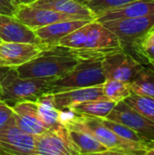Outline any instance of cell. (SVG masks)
Wrapping results in <instances>:
<instances>
[{"instance_id":"8","label":"cell","mask_w":154,"mask_h":155,"mask_svg":"<svg viewBox=\"0 0 154 155\" xmlns=\"http://www.w3.org/2000/svg\"><path fill=\"white\" fill-rule=\"evenodd\" d=\"M34 146L36 155H78L63 124L35 135Z\"/></svg>"},{"instance_id":"11","label":"cell","mask_w":154,"mask_h":155,"mask_svg":"<svg viewBox=\"0 0 154 155\" xmlns=\"http://www.w3.org/2000/svg\"><path fill=\"white\" fill-rule=\"evenodd\" d=\"M49 47L44 44H28L18 42H0V65L17 67Z\"/></svg>"},{"instance_id":"3","label":"cell","mask_w":154,"mask_h":155,"mask_svg":"<svg viewBox=\"0 0 154 155\" xmlns=\"http://www.w3.org/2000/svg\"><path fill=\"white\" fill-rule=\"evenodd\" d=\"M72 50L79 61H103L111 54L123 51L124 47L120 38L113 31L103 24L93 20L89 24L84 47Z\"/></svg>"},{"instance_id":"29","label":"cell","mask_w":154,"mask_h":155,"mask_svg":"<svg viewBox=\"0 0 154 155\" xmlns=\"http://www.w3.org/2000/svg\"><path fill=\"white\" fill-rule=\"evenodd\" d=\"M11 67H7V66H1L0 65V92H1V83L3 78L5 77V75L7 74V72L10 70Z\"/></svg>"},{"instance_id":"23","label":"cell","mask_w":154,"mask_h":155,"mask_svg":"<svg viewBox=\"0 0 154 155\" xmlns=\"http://www.w3.org/2000/svg\"><path fill=\"white\" fill-rule=\"evenodd\" d=\"M131 107L154 123V98L132 93L125 100Z\"/></svg>"},{"instance_id":"1","label":"cell","mask_w":154,"mask_h":155,"mask_svg":"<svg viewBox=\"0 0 154 155\" xmlns=\"http://www.w3.org/2000/svg\"><path fill=\"white\" fill-rule=\"evenodd\" d=\"M79 62L71 48L56 45L44 49L35 57L15 69L22 78H57L72 70Z\"/></svg>"},{"instance_id":"10","label":"cell","mask_w":154,"mask_h":155,"mask_svg":"<svg viewBox=\"0 0 154 155\" xmlns=\"http://www.w3.org/2000/svg\"><path fill=\"white\" fill-rule=\"evenodd\" d=\"M15 16L32 30L61 21L82 19L78 16L60 13L47 8L34 7L28 5H18Z\"/></svg>"},{"instance_id":"25","label":"cell","mask_w":154,"mask_h":155,"mask_svg":"<svg viewBox=\"0 0 154 155\" xmlns=\"http://www.w3.org/2000/svg\"><path fill=\"white\" fill-rule=\"evenodd\" d=\"M102 123L110 130H112L113 133H115L117 135L121 136L122 138H124L126 140L129 141H133V142H136V143H144L143 140L141 138V136L134 132L133 129L129 128L126 125H123L122 124L108 120L106 118H101Z\"/></svg>"},{"instance_id":"9","label":"cell","mask_w":154,"mask_h":155,"mask_svg":"<svg viewBox=\"0 0 154 155\" xmlns=\"http://www.w3.org/2000/svg\"><path fill=\"white\" fill-rule=\"evenodd\" d=\"M0 155H36L34 136L16 125L0 130Z\"/></svg>"},{"instance_id":"2","label":"cell","mask_w":154,"mask_h":155,"mask_svg":"<svg viewBox=\"0 0 154 155\" xmlns=\"http://www.w3.org/2000/svg\"><path fill=\"white\" fill-rule=\"evenodd\" d=\"M55 79L22 78L17 75L15 68H10L1 83L0 99L10 106L24 101L36 102L43 94L52 92V84Z\"/></svg>"},{"instance_id":"21","label":"cell","mask_w":154,"mask_h":155,"mask_svg":"<svg viewBox=\"0 0 154 155\" xmlns=\"http://www.w3.org/2000/svg\"><path fill=\"white\" fill-rule=\"evenodd\" d=\"M132 93L154 98V68L146 65L131 82Z\"/></svg>"},{"instance_id":"7","label":"cell","mask_w":154,"mask_h":155,"mask_svg":"<svg viewBox=\"0 0 154 155\" xmlns=\"http://www.w3.org/2000/svg\"><path fill=\"white\" fill-rule=\"evenodd\" d=\"M102 24L120 38L125 48L154 30V13L140 17L106 21Z\"/></svg>"},{"instance_id":"6","label":"cell","mask_w":154,"mask_h":155,"mask_svg":"<svg viewBox=\"0 0 154 155\" xmlns=\"http://www.w3.org/2000/svg\"><path fill=\"white\" fill-rule=\"evenodd\" d=\"M106 119L122 124L136 132L145 143L154 141V123L138 113L124 101L118 102Z\"/></svg>"},{"instance_id":"20","label":"cell","mask_w":154,"mask_h":155,"mask_svg":"<svg viewBox=\"0 0 154 155\" xmlns=\"http://www.w3.org/2000/svg\"><path fill=\"white\" fill-rule=\"evenodd\" d=\"M116 104L117 103L115 102L103 98L78 104L71 107L70 109L79 114L93 116L98 118H106Z\"/></svg>"},{"instance_id":"12","label":"cell","mask_w":154,"mask_h":155,"mask_svg":"<svg viewBox=\"0 0 154 155\" xmlns=\"http://www.w3.org/2000/svg\"><path fill=\"white\" fill-rule=\"evenodd\" d=\"M11 107L15 114V125L24 132L35 136L48 130L38 115L36 102H19L13 104Z\"/></svg>"},{"instance_id":"17","label":"cell","mask_w":154,"mask_h":155,"mask_svg":"<svg viewBox=\"0 0 154 155\" xmlns=\"http://www.w3.org/2000/svg\"><path fill=\"white\" fill-rule=\"evenodd\" d=\"M28 5L54 10L60 13L78 16L82 19H96L95 14L89 7L75 0H36Z\"/></svg>"},{"instance_id":"14","label":"cell","mask_w":154,"mask_h":155,"mask_svg":"<svg viewBox=\"0 0 154 155\" xmlns=\"http://www.w3.org/2000/svg\"><path fill=\"white\" fill-rule=\"evenodd\" d=\"M53 94L54 104L58 110L70 109L78 104L105 98L103 90V84L89 87L62 91Z\"/></svg>"},{"instance_id":"34","label":"cell","mask_w":154,"mask_h":155,"mask_svg":"<svg viewBox=\"0 0 154 155\" xmlns=\"http://www.w3.org/2000/svg\"><path fill=\"white\" fill-rule=\"evenodd\" d=\"M0 42H1V40H0Z\"/></svg>"},{"instance_id":"33","label":"cell","mask_w":154,"mask_h":155,"mask_svg":"<svg viewBox=\"0 0 154 155\" xmlns=\"http://www.w3.org/2000/svg\"><path fill=\"white\" fill-rule=\"evenodd\" d=\"M148 66H152V67H153L154 68V64H152V65H148Z\"/></svg>"},{"instance_id":"30","label":"cell","mask_w":154,"mask_h":155,"mask_svg":"<svg viewBox=\"0 0 154 155\" xmlns=\"http://www.w3.org/2000/svg\"><path fill=\"white\" fill-rule=\"evenodd\" d=\"M12 1L16 6H18V5H30L36 0H12Z\"/></svg>"},{"instance_id":"24","label":"cell","mask_w":154,"mask_h":155,"mask_svg":"<svg viewBox=\"0 0 154 155\" xmlns=\"http://www.w3.org/2000/svg\"><path fill=\"white\" fill-rule=\"evenodd\" d=\"M89 24L90 23L75 29L72 33L68 34L67 35H65L64 37L60 39L57 43V45H61V46H64V47H68V48H72V49L83 48L84 45Z\"/></svg>"},{"instance_id":"28","label":"cell","mask_w":154,"mask_h":155,"mask_svg":"<svg viewBox=\"0 0 154 155\" xmlns=\"http://www.w3.org/2000/svg\"><path fill=\"white\" fill-rule=\"evenodd\" d=\"M17 6L12 0H0V14L15 16Z\"/></svg>"},{"instance_id":"27","label":"cell","mask_w":154,"mask_h":155,"mask_svg":"<svg viewBox=\"0 0 154 155\" xmlns=\"http://www.w3.org/2000/svg\"><path fill=\"white\" fill-rule=\"evenodd\" d=\"M15 125V114L12 107L0 99V130Z\"/></svg>"},{"instance_id":"26","label":"cell","mask_w":154,"mask_h":155,"mask_svg":"<svg viewBox=\"0 0 154 155\" xmlns=\"http://www.w3.org/2000/svg\"><path fill=\"white\" fill-rule=\"evenodd\" d=\"M132 1L134 0H91L85 5L89 7L97 16L103 12L121 6Z\"/></svg>"},{"instance_id":"22","label":"cell","mask_w":154,"mask_h":155,"mask_svg":"<svg viewBox=\"0 0 154 155\" xmlns=\"http://www.w3.org/2000/svg\"><path fill=\"white\" fill-rule=\"evenodd\" d=\"M103 90L105 98L115 103L124 101L132 94L130 83L113 79H106L103 82Z\"/></svg>"},{"instance_id":"5","label":"cell","mask_w":154,"mask_h":155,"mask_svg":"<svg viewBox=\"0 0 154 155\" xmlns=\"http://www.w3.org/2000/svg\"><path fill=\"white\" fill-rule=\"evenodd\" d=\"M145 66L136 56L126 50L111 54L102 61L105 80L113 79L130 83Z\"/></svg>"},{"instance_id":"19","label":"cell","mask_w":154,"mask_h":155,"mask_svg":"<svg viewBox=\"0 0 154 155\" xmlns=\"http://www.w3.org/2000/svg\"><path fill=\"white\" fill-rule=\"evenodd\" d=\"M36 104L38 115L46 129H54L62 124L60 123V110L54 104L53 94H43L37 99Z\"/></svg>"},{"instance_id":"32","label":"cell","mask_w":154,"mask_h":155,"mask_svg":"<svg viewBox=\"0 0 154 155\" xmlns=\"http://www.w3.org/2000/svg\"><path fill=\"white\" fill-rule=\"evenodd\" d=\"M76 2H78V3H80V4H82V5H86L87 3H89L91 0H75Z\"/></svg>"},{"instance_id":"15","label":"cell","mask_w":154,"mask_h":155,"mask_svg":"<svg viewBox=\"0 0 154 155\" xmlns=\"http://www.w3.org/2000/svg\"><path fill=\"white\" fill-rule=\"evenodd\" d=\"M153 13L154 0H134L99 14L95 20L103 23L111 20L144 16Z\"/></svg>"},{"instance_id":"4","label":"cell","mask_w":154,"mask_h":155,"mask_svg":"<svg viewBox=\"0 0 154 155\" xmlns=\"http://www.w3.org/2000/svg\"><path fill=\"white\" fill-rule=\"evenodd\" d=\"M104 81L105 76L102 67V61L83 60L72 70L57 77L53 82L51 94L98 85L103 84Z\"/></svg>"},{"instance_id":"31","label":"cell","mask_w":154,"mask_h":155,"mask_svg":"<svg viewBox=\"0 0 154 155\" xmlns=\"http://www.w3.org/2000/svg\"><path fill=\"white\" fill-rule=\"evenodd\" d=\"M145 155H154V141L147 144V150Z\"/></svg>"},{"instance_id":"16","label":"cell","mask_w":154,"mask_h":155,"mask_svg":"<svg viewBox=\"0 0 154 155\" xmlns=\"http://www.w3.org/2000/svg\"><path fill=\"white\" fill-rule=\"evenodd\" d=\"M93 20L89 19H76V20H68L61 21L54 24H50L42 27H39L34 32L36 36L39 38L42 44H44L49 46L56 45L58 41L72 33L75 29L90 23Z\"/></svg>"},{"instance_id":"13","label":"cell","mask_w":154,"mask_h":155,"mask_svg":"<svg viewBox=\"0 0 154 155\" xmlns=\"http://www.w3.org/2000/svg\"><path fill=\"white\" fill-rule=\"evenodd\" d=\"M1 42H18L28 44H42L34 30L27 27L15 16L0 14Z\"/></svg>"},{"instance_id":"18","label":"cell","mask_w":154,"mask_h":155,"mask_svg":"<svg viewBox=\"0 0 154 155\" xmlns=\"http://www.w3.org/2000/svg\"><path fill=\"white\" fill-rule=\"evenodd\" d=\"M68 134L77 154H109L108 149L91 134L78 129H68Z\"/></svg>"}]
</instances>
